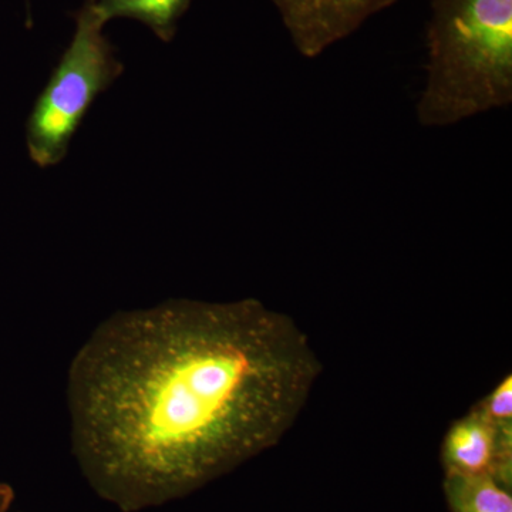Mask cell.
<instances>
[{"label": "cell", "instance_id": "cell-1", "mask_svg": "<svg viewBox=\"0 0 512 512\" xmlns=\"http://www.w3.org/2000/svg\"><path fill=\"white\" fill-rule=\"evenodd\" d=\"M320 372L295 320L256 299L116 313L70 366L74 456L121 511L177 500L276 446Z\"/></svg>", "mask_w": 512, "mask_h": 512}, {"label": "cell", "instance_id": "cell-2", "mask_svg": "<svg viewBox=\"0 0 512 512\" xmlns=\"http://www.w3.org/2000/svg\"><path fill=\"white\" fill-rule=\"evenodd\" d=\"M420 126H456L512 104V0H427Z\"/></svg>", "mask_w": 512, "mask_h": 512}, {"label": "cell", "instance_id": "cell-3", "mask_svg": "<svg viewBox=\"0 0 512 512\" xmlns=\"http://www.w3.org/2000/svg\"><path fill=\"white\" fill-rule=\"evenodd\" d=\"M72 16L76 22L72 40L26 121L30 160L40 168L62 163L94 101L124 72L93 0H84Z\"/></svg>", "mask_w": 512, "mask_h": 512}, {"label": "cell", "instance_id": "cell-4", "mask_svg": "<svg viewBox=\"0 0 512 512\" xmlns=\"http://www.w3.org/2000/svg\"><path fill=\"white\" fill-rule=\"evenodd\" d=\"M299 55L316 59L397 0H271Z\"/></svg>", "mask_w": 512, "mask_h": 512}, {"label": "cell", "instance_id": "cell-5", "mask_svg": "<svg viewBox=\"0 0 512 512\" xmlns=\"http://www.w3.org/2000/svg\"><path fill=\"white\" fill-rule=\"evenodd\" d=\"M441 458L444 473L490 474L511 487L512 423L498 426L474 407L447 431Z\"/></svg>", "mask_w": 512, "mask_h": 512}, {"label": "cell", "instance_id": "cell-6", "mask_svg": "<svg viewBox=\"0 0 512 512\" xmlns=\"http://www.w3.org/2000/svg\"><path fill=\"white\" fill-rule=\"evenodd\" d=\"M192 0H93L104 23L111 19H131L143 23L164 43H170Z\"/></svg>", "mask_w": 512, "mask_h": 512}, {"label": "cell", "instance_id": "cell-7", "mask_svg": "<svg viewBox=\"0 0 512 512\" xmlns=\"http://www.w3.org/2000/svg\"><path fill=\"white\" fill-rule=\"evenodd\" d=\"M444 494L451 512H512L511 487L490 474L446 473Z\"/></svg>", "mask_w": 512, "mask_h": 512}, {"label": "cell", "instance_id": "cell-8", "mask_svg": "<svg viewBox=\"0 0 512 512\" xmlns=\"http://www.w3.org/2000/svg\"><path fill=\"white\" fill-rule=\"evenodd\" d=\"M478 407L498 426L512 423V377H505Z\"/></svg>", "mask_w": 512, "mask_h": 512}, {"label": "cell", "instance_id": "cell-9", "mask_svg": "<svg viewBox=\"0 0 512 512\" xmlns=\"http://www.w3.org/2000/svg\"><path fill=\"white\" fill-rule=\"evenodd\" d=\"M13 501H15V493L8 484L0 483V512H13Z\"/></svg>", "mask_w": 512, "mask_h": 512}, {"label": "cell", "instance_id": "cell-10", "mask_svg": "<svg viewBox=\"0 0 512 512\" xmlns=\"http://www.w3.org/2000/svg\"><path fill=\"white\" fill-rule=\"evenodd\" d=\"M26 13H28V16H26V25H28V28H32V10H30V0H26Z\"/></svg>", "mask_w": 512, "mask_h": 512}]
</instances>
